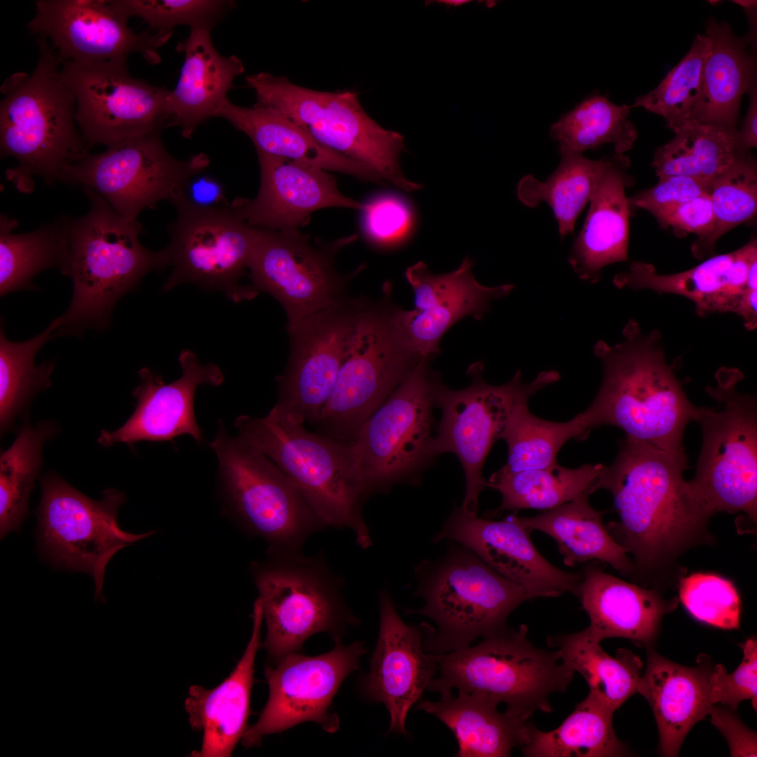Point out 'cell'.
I'll return each mask as SVG.
<instances>
[{"label":"cell","mask_w":757,"mask_h":757,"mask_svg":"<svg viewBox=\"0 0 757 757\" xmlns=\"http://www.w3.org/2000/svg\"><path fill=\"white\" fill-rule=\"evenodd\" d=\"M624 340L613 346L603 341L594 350L603 376L594 401L578 414L582 440L594 428L609 425L626 438L671 452H683L687 425L695 421L700 407L686 395L668 364L657 331L644 334L631 320Z\"/></svg>","instance_id":"obj_1"},{"label":"cell","mask_w":757,"mask_h":757,"mask_svg":"<svg viewBox=\"0 0 757 757\" xmlns=\"http://www.w3.org/2000/svg\"><path fill=\"white\" fill-rule=\"evenodd\" d=\"M687 465L684 451L627 438L620 442L614 462L603 465L597 489L611 493L618 516L606 528L639 566L655 564L709 517L683 479Z\"/></svg>","instance_id":"obj_2"},{"label":"cell","mask_w":757,"mask_h":757,"mask_svg":"<svg viewBox=\"0 0 757 757\" xmlns=\"http://www.w3.org/2000/svg\"><path fill=\"white\" fill-rule=\"evenodd\" d=\"M39 59L31 74L17 72L1 86L0 151L18 165L6 172L18 191L30 193L33 177L61 182L67 169L90 154L76 121V97L49 41L38 36Z\"/></svg>","instance_id":"obj_3"},{"label":"cell","mask_w":757,"mask_h":757,"mask_svg":"<svg viewBox=\"0 0 757 757\" xmlns=\"http://www.w3.org/2000/svg\"><path fill=\"white\" fill-rule=\"evenodd\" d=\"M90 207L78 218L64 217L67 259L62 274L73 282L67 311L53 320V338L107 329L114 309L153 270L170 266L166 249L152 251L139 241L142 226L116 212L97 193L81 187Z\"/></svg>","instance_id":"obj_4"},{"label":"cell","mask_w":757,"mask_h":757,"mask_svg":"<svg viewBox=\"0 0 757 757\" xmlns=\"http://www.w3.org/2000/svg\"><path fill=\"white\" fill-rule=\"evenodd\" d=\"M234 425L287 475L325 528H348L357 546L372 545L362 514L369 495L353 441L311 432L274 407L262 418L239 416Z\"/></svg>","instance_id":"obj_5"},{"label":"cell","mask_w":757,"mask_h":757,"mask_svg":"<svg viewBox=\"0 0 757 757\" xmlns=\"http://www.w3.org/2000/svg\"><path fill=\"white\" fill-rule=\"evenodd\" d=\"M442 557L414 568V596L422 608H409L433 620L425 623L423 646L431 654L468 647L477 638L506 626L511 613L530 598L524 587L505 578L465 546L453 540Z\"/></svg>","instance_id":"obj_6"},{"label":"cell","mask_w":757,"mask_h":757,"mask_svg":"<svg viewBox=\"0 0 757 757\" xmlns=\"http://www.w3.org/2000/svg\"><path fill=\"white\" fill-rule=\"evenodd\" d=\"M527 632L525 625L506 626L475 646L432 654L439 676L428 690L441 695L453 689L478 693L528 718L538 711L550 713L551 695L566 691L575 672L562 662L557 650L535 646Z\"/></svg>","instance_id":"obj_7"},{"label":"cell","mask_w":757,"mask_h":757,"mask_svg":"<svg viewBox=\"0 0 757 757\" xmlns=\"http://www.w3.org/2000/svg\"><path fill=\"white\" fill-rule=\"evenodd\" d=\"M245 81L258 104L281 112L323 146L359 163L377 183L405 191L422 188L402 174L400 156L404 150L403 136L374 121L356 92L312 90L267 72L248 75Z\"/></svg>","instance_id":"obj_8"},{"label":"cell","mask_w":757,"mask_h":757,"mask_svg":"<svg viewBox=\"0 0 757 757\" xmlns=\"http://www.w3.org/2000/svg\"><path fill=\"white\" fill-rule=\"evenodd\" d=\"M716 377V386L707 390L718 406L699 409L695 421L701 426L703 441L695 476L688 484L709 517L721 511H742L756 520V398L737 390L743 377L739 370L723 368Z\"/></svg>","instance_id":"obj_9"},{"label":"cell","mask_w":757,"mask_h":757,"mask_svg":"<svg viewBox=\"0 0 757 757\" xmlns=\"http://www.w3.org/2000/svg\"><path fill=\"white\" fill-rule=\"evenodd\" d=\"M252 566L259 590L266 636L263 646L275 662L299 650L318 632L336 637L357 622L343 598V580L326 562L322 552L270 553Z\"/></svg>","instance_id":"obj_10"},{"label":"cell","mask_w":757,"mask_h":757,"mask_svg":"<svg viewBox=\"0 0 757 757\" xmlns=\"http://www.w3.org/2000/svg\"><path fill=\"white\" fill-rule=\"evenodd\" d=\"M423 360L398 337L391 306L364 298L334 387L314 423L320 434L353 441Z\"/></svg>","instance_id":"obj_11"},{"label":"cell","mask_w":757,"mask_h":757,"mask_svg":"<svg viewBox=\"0 0 757 757\" xmlns=\"http://www.w3.org/2000/svg\"><path fill=\"white\" fill-rule=\"evenodd\" d=\"M210 446L231 505L245 525L270 546L269 553H295L325 528L299 489L270 458L219 421Z\"/></svg>","instance_id":"obj_12"},{"label":"cell","mask_w":757,"mask_h":757,"mask_svg":"<svg viewBox=\"0 0 757 757\" xmlns=\"http://www.w3.org/2000/svg\"><path fill=\"white\" fill-rule=\"evenodd\" d=\"M437 382L422 360L358 430L353 446L369 496L400 483L416 484L418 474L435 456Z\"/></svg>","instance_id":"obj_13"},{"label":"cell","mask_w":757,"mask_h":757,"mask_svg":"<svg viewBox=\"0 0 757 757\" xmlns=\"http://www.w3.org/2000/svg\"><path fill=\"white\" fill-rule=\"evenodd\" d=\"M483 367L477 363L469 369L472 382L461 390H451L437 382L435 405L442 411L432 449L435 456L450 452L461 461L465 478V493L461 506L468 514H477L481 492L487 487L482 469L493 444L500 439L511 412L517 404L557 382L556 371H542L529 383L520 370L501 386H493L482 378Z\"/></svg>","instance_id":"obj_14"},{"label":"cell","mask_w":757,"mask_h":757,"mask_svg":"<svg viewBox=\"0 0 757 757\" xmlns=\"http://www.w3.org/2000/svg\"><path fill=\"white\" fill-rule=\"evenodd\" d=\"M171 203L177 216L168 225L170 243L165 249L172 271L163 290L194 283L222 291L235 302L254 297L258 293L252 285L243 286L239 280L248 268L259 229L247 224L229 204L201 206L184 191Z\"/></svg>","instance_id":"obj_15"},{"label":"cell","mask_w":757,"mask_h":757,"mask_svg":"<svg viewBox=\"0 0 757 757\" xmlns=\"http://www.w3.org/2000/svg\"><path fill=\"white\" fill-rule=\"evenodd\" d=\"M161 133L122 140L101 153L88 154L67 169L62 182L92 189L120 216L137 222L144 210L161 200L171 203L209 164L205 154L175 158Z\"/></svg>","instance_id":"obj_16"},{"label":"cell","mask_w":757,"mask_h":757,"mask_svg":"<svg viewBox=\"0 0 757 757\" xmlns=\"http://www.w3.org/2000/svg\"><path fill=\"white\" fill-rule=\"evenodd\" d=\"M40 482L42 497L37 512L43 550L59 566L93 577L95 601L105 603L102 589L110 559L154 531L135 534L118 526V512L126 498L116 489L105 490L97 501L55 474L41 477Z\"/></svg>","instance_id":"obj_17"},{"label":"cell","mask_w":757,"mask_h":757,"mask_svg":"<svg viewBox=\"0 0 757 757\" xmlns=\"http://www.w3.org/2000/svg\"><path fill=\"white\" fill-rule=\"evenodd\" d=\"M355 240L353 235L331 243H313L298 229H259L248 266L251 285L257 293L275 298L287 314L286 327L293 326L347 296L354 273H339L334 259Z\"/></svg>","instance_id":"obj_18"},{"label":"cell","mask_w":757,"mask_h":757,"mask_svg":"<svg viewBox=\"0 0 757 757\" xmlns=\"http://www.w3.org/2000/svg\"><path fill=\"white\" fill-rule=\"evenodd\" d=\"M76 97V121L92 148L169 126L170 90L132 77L126 62H63Z\"/></svg>","instance_id":"obj_19"},{"label":"cell","mask_w":757,"mask_h":757,"mask_svg":"<svg viewBox=\"0 0 757 757\" xmlns=\"http://www.w3.org/2000/svg\"><path fill=\"white\" fill-rule=\"evenodd\" d=\"M365 653L362 642L347 646L337 639L335 647L326 653L306 656L294 652L268 666V699L257 723L245 732L243 745L257 746L265 736L306 721L319 724L326 732H336L339 718L330 711L332 701L346 678L358 669Z\"/></svg>","instance_id":"obj_20"},{"label":"cell","mask_w":757,"mask_h":757,"mask_svg":"<svg viewBox=\"0 0 757 757\" xmlns=\"http://www.w3.org/2000/svg\"><path fill=\"white\" fill-rule=\"evenodd\" d=\"M362 301L346 296L286 327L289 353L277 377L275 409L299 423L314 424L334 387Z\"/></svg>","instance_id":"obj_21"},{"label":"cell","mask_w":757,"mask_h":757,"mask_svg":"<svg viewBox=\"0 0 757 757\" xmlns=\"http://www.w3.org/2000/svg\"><path fill=\"white\" fill-rule=\"evenodd\" d=\"M129 18L118 0H37L27 28L49 41L61 63L126 62L133 53L158 63L165 41L149 29L135 32Z\"/></svg>","instance_id":"obj_22"},{"label":"cell","mask_w":757,"mask_h":757,"mask_svg":"<svg viewBox=\"0 0 757 757\" xmlns=\"http://www.w3.org/2000/svg\"><path fill=\"white\" fill-rule=\"evenodd\" d=\"M530 533L517 512L496 521L468 514L456 506L432 541L453 540L465 546L497 573L524 587L530 599L567 592L578 597L581 574L551 564L533 544Z\"/></svg>","instance_id":"obj_23"},{"label":"cell","mask_w":757,"mask_h":757,"mask_svg":"<svg viewBox=\"0 0 757 757\" xmlns=\"http://www.w3.org/2000/svg\"><path fill=\"white\" fill-rule=\"evenodd\" d=\"M472 266L466 257L458 269L448 273L433 274L422 261L407 269L414 307L392 306L391 319L401 341L420 357L427 360L439 353L440 339L453 325L468 316L481 319L491 301L506 296L514 288L511 284L493 287L479 284Z\"/></svg>","instance_id":"obj_24"},{"label":"cell","mask_w":757,"mask_h":757,"mask_svg":"<svg viewBox=\"0 0 757 757\" xmlns=\"http://www.w3.org/2000/svg\"><path fill=\"white\" fill-rule=\"evenodd\" d=\"M757 245L753 240L732 252L716 255L686 271L658 274L653 266L633 262L618 274L619 288L648 289L684 296L695 305L697 313H734L748 330L757 325Z\"/></svg>","instance_id":"obj_25"},{"label":"cell","mask_w":757,"mask_h":757,"mask_svg":"<svg viewBox=\"0 0 757 757\" xmlns=\"http://www.w3.org/2000/svg\"><path fill=\"white\" fill-rule=\"evenodd\" d=\"M379 606L378 638L362 688L369 699L386 706L388 731L405 735L407 713L434 678L437 663L423 646L425 623H404L387 589L379 594Z\"/></svg>","instance_id":"obj_26"},{"label":"cell","mask_w":757,"mask_h":757,"mask_svg":"<svg viewBox=\"0 0 757 757\" xmlns=\"http://www.w3.org/2000/svg\"><path fill=\"white\" fill-rule=\"evenodd\" d=\"M182 374L177 380L165 384L163 377L149 368L139 371V384L133 390L136 408L128 421L114 431L102 430L97 442L104 447L117 443L132 445L142 441H173L182 435H189L200 444L204 438L194 412V396L200 384L221 385L224 375L212 363L202 364L189 349L178 358Z\"/></svg>","instance_id":"obj_27"},{"label":"cell","mask_w":757,"mask_h":757,"mask_svg":"<svg viewBox=\"0 0 757 757\" xmlns=\"http://www.w3.org/2000/svg\"><path fill=\"white\" fill-rule=\"evenodd\" d=\"M260 186L252 200L230 205L251 226L274 231L298 229L311 214L326 207L360 210L362 203L341 193L328 171L307 163L257 152Z\"/></svg>","instance_id":"obj_28"},{"label":"cell","mask_w":757,"mask_h":757,"mask_svg":"<svg viewBox=\"0 0 757 757\" xmlns=\"http://www.w3.org/2000/svg\"><path fill=\"white\" fill-rule=\"evenodd\" d=\"M264 619L259 598L254 603L253 628L246 649L231 673L212 689L191 686L184 702L192 729L203 732L200 751L191 756L229 757L247 729L254 667Z\"/></svg>","instance_id":"obj_29"},{"label":"cell","mask_w":757,"mask_h":757,"mask_svg":"<svg viewBox=\"0 0 757 757\" xmlns=\"http://www.w3.org/2000/svg\"><path fill=\"white\" fill-rule=\"evenodd\" d=\"M578 598L589 616L587 629L600 641L625 638L637 646H650L662 617L677 600H664L646 589L608 574L594 563L584 564Z\"/></svg>","instance_id":"obj_30"},{"label":"cell","mask_w":757,"mask_h":757,"mask_svg":"<svg viewBox=\"0 0 757 757\" xmlns=\"http://www.w3.org/2000/svg\"><path fill=\"white\" fill-rule=\"evenodd\" d=\"M713 667L703 658L696 667H686L649 649L646 671L637 693L649 702L659 731V750L664 756H677L690 729L708 715L709 676Z\"/></svg>","instance_id":"obj_31"},{"label":"cell","mask_w":757,"mask_h":757,"mask_svg":"<svg viewBox=\"0 0 757 757\" xmlns=\"http://www.w3.org/2000/svg\"><path fill=\"white\" fill-rule=\"evenodd\" d=\"M185 55L176 88L169 95V126H177L189 138L226 100L233 81L245 68L236 55L224 57L214 48L210 29H191L177 47Z\"/></svg>","instance_id":"obj_32"},{"label":"cell","mask_w":757,"mask_h":757,"mask_svg":"<svg viewBox=\"0 0 757 757\" xmlns=\"http://www.w3.org/2000/svg\"><path fill=\"white\" fill-rule=\"evenodd\" d=\"M627 160L617 154L589 201L583 226L575 238L568 261L582 280L595 283L607 265L628 258L629 206L624 173Z\"/></svg>","instance_id":"obj_33"},{"label":"cell","mask_w":757,"mask_h":757,"mask_svg":"<svg viewBox=\"0 0 757 757\" xmlns=\"http://www.w3.org/2000/svg\"><path fill=\"white\" fill-rule=\"evenodd\" d=\"M484 695L458 691L438 701L418 702L416 709L433 715L453 733L458 744L456 756L507 757L528 742L533 727L531 718L505 710Z\"/></svg>","instance_id":"obj_34"},{"label":"cell","mask_w":757,"mask_h":757,"mask_svg":"<svg viewBox=\"0 0 757 757\" xmlns=\"http://www.w3.org/2000/svg\"><path fill=\"white\" fill-rule=\"evenodd\" d=\"M214 117L225 118L247 135L257 152L376 183L363 166L323 146L302 127L273 108L258 103L252 107H243L228 99L217 109Z\"/></svg>","instance_id":"obj_35"},{"label":"cell","mask_w":757,"mask_h":757,"mask_svg":"<svg viewBox=\"0 0 757 757\" xmlns=\"http://www.w3.org/2000/svg\"><path fill=\"white\" fill-rule=\"evenodd\" d=\"M705 34L710 47L693 120L735 129L742 97L756 79L754 60L727 23L709 20Z\"/></svg>","instance_id":"obj_36"},{"label":"cell","mask_w":757,"mask_h":757,"mask_svg":"<svg viewBox=\"0 0 757 757\" xmlns=\"http://www.w3.org/2000/svg\"><path fill=\"white\" fill-rule=\"evenodd\" d=\"M589 496H581L535 516H519V519L529 532L538 531L552 538L567 566L596 560L623 575L630 574L634 566L626 550L609 533L602 520L605 512L593 508Z\"/></svg>","instance_id":"obj_37"},{"label":"cell","mask_w":757,"mask_h":757,"mask_svg":"<svg viewBox=\"0 0 757 757\" xmlns=\"http://www.w3.org/2000/svg\"><path fill=\"white\" fill-rule=\"evenodd\" d=\"M547 643L558 650L562 662L584 677L589 693L613 710L637 693L643 663L631 650L619 648L615 657L610 656L587 628L550 636Z\"/></svg>","instance_id":"obj_38"},{"label":"cell","mask_w":757,"mask_h":757,"mask_svg":"<svg viewBox=\"0 0 757 757\" xmlns=\"http://www.w3.org/2000/svg\"><path fill=\"white\" fill-rule=\"evenodd\" d=\"M560 163L545 181L531 175L524 177L517 186L519 200L529 207L546 203L552 210L561 238L574 231L576 220L589 203L606 170L613 164L611 158L592 160L582 154L559 150Z\"/></svg>","instance_id":"obj_39"},{"label":"cell","mask_w":757,"mask_h":757,"mask_svg":"<svg viewBox=\"0 0 757 757\" xmlns=\"http://www.w3.org/2000/svg\"><path fill=\"white\" fill-rule=\"evenodd\" d=\"M603 464H587L567 468L556 463L538 469L515 472H494L487 487L502 496L500 506L486 518L504 511L517 512L522 509L548 510L597 491Z\"/></svg>","instance_id":"obj_40"},{"label":"cell","mask_w":757,"mask_h":757,"mask_svg":"<svg viewBox=\"0 0 757 757\" xmlns=\"http://www.w3.org/2000/svg\"><path fill=\"white\" fill-rule=\"evenodd\" d=\"M614 710L591 693L556 729L544 732L534 725L521 749L528 757H615L629 754L613 726Z\"/></svg>","instance_id":"obj_41"},{"label":"cell","mask_w":757,"mask_h":757,"mask_svg":"<svg viewBox=\"0 0 757 757\" xmlns=\"http://www.w3.org/2000/svg\"><path fill=\"white\" fill-rule=\"evenodd\" d=\"M18 221L0 217V296L20 290H37L33 282L41 272L57 268L62 273L67 259L64 217L23 233H13Z\"/></svg>","instance_id":"obj_42"},{"label":"cell","mask_w":757,"mask_h":757,"mask_svg":"<svg viewBox=\"0 0 757 757\" xmlns=\"http://www.w3.org/2000/svg\"><path fill=\"white\" fill-rule=\"evenodd\" d=\"M674 132L655 153L653 167L659 178L681 175L711 180L737 158L735 129L690 120Z\"/></svg>","instance_id":"obj_43"},{"label":"cell","mask_w":757,"mask_h":757,"mask_svg":"<svg viewBox=\"0 0 757 757\" xmlns=\"http://www.w3.org/2000/svg\"><path fill=\"white\" fill-rule=\"evenodd\" d=\"M57 432L52 421L25 425L0 457V535L18 530L27 514L29 496L42 465L47 439Z\"/></svg>","instance_id":"obj_44"},{"label":"cell","mask_w":757,"mask_h":757,"mask_svg":"<svg viewBox=\"0 0 757 757\" xmlns=\"http://www.w3.org/2000/svg\"><path fill=\"white\" fill-rule=\"evenodd\" d=\"M631 106L617 105L606 96L594 95L561 116L550 130L559 150L579 154L613 144L616 154L631 149L636 130L628 120Z\"/></svg>","instance_id":"obj_45"},{"label":"cell","mask_w":757,"mask_h":757,"mask_svg":"<svg viewBox=\"0 0 757 757\" xmlns=\"http://www.w3.org/2000/svg\"><path fill=\"white\" fill-rule=\"evenodd\" d=\"M53 321L39 334L24 341L7 339L4 324L0 329V426L1 433L36 395L48 388L55 361L35 365L39 350L53 338Z\"/></svg>","instance_id":"obj_46"},{"label":"cell","mask_w":757,"mask_h":757,"mask_svg":"<svg viewBox=\"0 0 757 757\" xmlns=\"http://www.w3.org/2000/svg\"><path fill=\"white\" fill-rule=\"evenodd\" d=\"M582 440V428L578 415L566 422L540 418L528 409V401L515 406L500 439L508 447L503 472L547 468L557 463V454L570 439Z\"/></svg>","instance_id":"obj_47"},{"label":"cell","mask_w":757,"mask_h":757,"mask_svg":"<svg viewBox=\"0 0 757 757\" xmlns=\"http://www.w3.org/2000/svg\"><path fill=\"white\" fill-rule=\"evenodd\" d=\"M710 47L706 34L697 35L685 57L661 83L648 94L636 100L632 107H641L662 116L674 132L693 120V113L700 93L702 73Z\"/></svg>","instance_id":"obj_48"},{"label":"cell","mask_w":757,"mask_h":757,"mask_svg":"<svg viewBox=\"0 0 757 757\" xmlns=\"http://www.w3.org/2000/svg\"><path fill=\"white\" fill-rule=\"evenodd\" d=\"M709 195L715 225L711 234L693 250L699 257L711 252L724 233L756 214L757 176L754 165L737 156L725 171L711 180Z\"/></svg>","instance_id":"obj_49"},{"label":"cell","mask_w":757,"mask_h":757,"mask_svg":"<svg viewBox=\"0 0 757 757\" xmlns=\"http://www.w3.org/2000/svg\"><path fill=\"white\" fill-rule=\"evenodd\" d=\"M126 15L142 19L165 42L177 25L210 29L234 3L218 0H118Z\"/></svg>","instance_id":"obj_50"},{"label":"cell","mask_w":757,"mask_h":757,"mask_svg":"<svg viewBox=\"0 0 757 757\" xmlns=\"http://www.w3.org/2000/svg\"><path fill=\"white\" fill-rule=\"evenodd\" d=\"M681 601L695 619L725 629H739L741 603L732 583L714 574L697 573L683 578Z\"/></svg>","instance_id":"obj_51"},{"label":"cell","mask_w":757,"mask_h":757,"mask_svg":"<svg viewBox=\"0 0 757 757\" xmlns=\"http://www.w3.org/2000/svg\"><path fill=\"white\" fill-rule=\"evenodd\" d=\"M360 226L363 236L371 243L389 247L402 240L412 224L409 205L395 195H377L362 203Z\"/></svg>","instance_id":"obj_52"},{"label":"cell","mask_w":757,"mask_h":757,"mask_svg":"<svg viewBox=\"0 0 757 757\" xmlns=\"http://www.w3.org/2000/svg\"><path fill=\"white\" fill-rule=\"evenodd\" d=\"M743 658L732 674L725 667L717 664L709 676V702L721 703L735 711L739 703L751 700L753 709L757 705V641L754 637L739 644Z\"/></svg>","instance_id":"obj_53"},{"label":"cell","mask_w":757,"mask_h":757,"mask_svg":"<svg viewBox=\"0 0 757 757\" xmlns=\"http://www.w3.org/2000/svg\"><path fill=\"white\" fill-rule=\"evenodd\" d=\"M711 180L671 175L659 178L653 187L628 198L629 207L646 210L653 214L662 210L709 193Z\"/></svg>","instance_id":"obj_54"},{"label":"cell","mask_w":757,"mask_h":757,"mask_svg":"<svg viewBox=\"0 0 757 757\" xmlns=\"http://www.w3.org/2000/svg\"><path fill=\"white\" fill-rule=\"evenodd\" d=\"M664 226L695 233L700 240L693 249L699 247L711 234L715 218L709 193L687 202L662 210L653 214Z\"/></svg>","instance_id":"obj_55"},{"label":"cell","mask_w":757,"mask_h":757,"mask_svg":"<svg viewBox=\"0 0 757 757\" xmlns=\"http://www.w3.org/2000/svg\"><path fill=\"white\" fill-rule=\"evenodd\" d=\"M708 714L711 723L728 741L731 756H756V733L746 727L732 710L712 704Z\"/></svg>","instance_id":"obj_56"},{"label":"cell","mask_w":757,"mask_h":757,"mask_svg":"<svg viewBox=\"0 0 757 757\" xmlns=\"http://www.w3.org/2000/svg\"><path fill=\"white\" fill-rule=\"evenodd\" d=\"M194 177L186 185L184 191L185 196L193 203L206 207L228 205L225 200L222 187L210 177Z\"/></svg>","instance_id":"obj_57"},{"label":"cell","mask_w":757,"mask_h":757,"mask_svg":"<svg viewBox=\"0 0 757 757\" xmlns=\"http://www.w3.org/2000/svg\"><path fill=\"white\" fill-rule=\"evenodd\" d=\"M748 92L750 95L749 107L741 132H737L739 150L756 148L757 145V93L756 79Z\"/></svg>","instance_id":"obj_58"},{"label":"cell","mask_w":757,"mask_h":757,"mask_svg":"<svg viewBox=\"0 0 757 757\" xmlns=\"http://www.w3.org/2000/svg\"><path fill=\"white\" fill-rule=\"evenodd\" d=\"M732 2L741 6L743 8L746 10L755 8L756 6V1L753 0H737L732 1Z\"/></svg>","instance_id":"obj_59"},{"label":"cell","mask_w":757,"mask_h":757,"mask_svg":"<svg viewBox=\"0 0 757 757\" xmlns=\"http://www.w3.org/2000/svg\"><path fill=\"white\" fill-rule=\"evenodd\" d=\"M438 2H442V4L448 5V6H459L463 5V4H465L468 2H470V1H466V0H444V1H439Z\"/></svg>","instance_id":"obj_60"}]
</instances>
